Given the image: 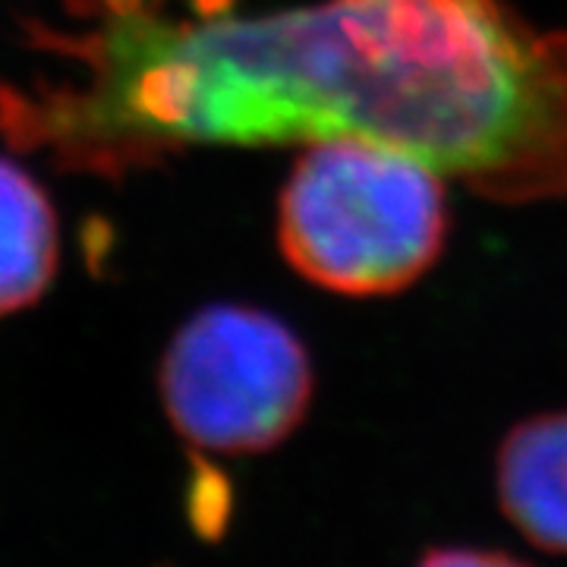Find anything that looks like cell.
I'll return each mask as SVG.
<instances>
[{
    "label": "cell",
    "mask_w": 567,
    "mask_h": 567,
    "mask_svg": "<svg viewBox=\"0 0 567 567\" xmlns=\"http://www.w3.org/2000/svg\"><path fill=\"white\" fill-rule=\"evenodd\" d=\"M312 365L297 334L252 306H208L174 334L162 401L183 439L212 454H259L309 410Z\"/></svg>",
    "instance_id": "3"
},
{
    "label": "cell",
    "mask_w": 567,
    "mask_h": 567,
    "mask_svg": "<svg viewBox=\"0 0 567 567\" xmlns=\"http://www.w3.org/2000/svg\"><path fill=\"white\" fill-rule=\"evenodd\" d=\"M420 567H524L520 561H511L495 551H470V548H445L425 555Z\"/></svg>",
    "instance_id": "6"
},
{
    "label": "cell",
    "mask_w": 567,
    "mask_h": 567,
    "mask_svg": "<svg viewBox=\"0 0 567 567\" xmlns=\"http://www.w3.org/2000/svg\"><path fill=\"white\" fill-rule=\"evenodd\" d=\"M66 0L58 76L0 82V140L117 181L193 145L357 136L495 203L567 196V32L507 0Z\"/></svg>",
    "instance_id": "1"
},
{
    "label": "cell",
    "mask_w": 567,
    "mask_h": 567,
    "mask_svg": "<svg viewBox=\"0 0 567 567\" xmlns=\"http://www.w3.org/2000/svg\"><path fill=\"white\" fill-rule=\"evenodd\" d=\"M61 256L58 215L29 171L0 158V319L39 303Z\"/></svg>",
    "instance_id": "5"
},
{
    "label": "cell",
    "mask_w": 567,
    "mask_h": 567,
    "mask_svg": "<svg viewBox=\"0 0 567 567\" xmlns=\"http://www.w3.org/2000/svg\"><path fill=\"white\" fill-rule=\"evenodd\" d=\"M498 495L529 543L567 555V413L536 416L507 435Z\"/></svg>",
    "instance_id": "4"
},
{
    "label": "cell",
    "mask_w": 567,
    "mask_h": 567,
    "mask_svg": "<svg viewBox=\"0 0 567 567\" xmlns=\"http://www.w3.org/2000/svg\"><path fill=\"white\" fill-rule=\"evenodd\" d=\"M429 164L357 136L309 142L278 208L287 262L369 297L413 284L445 240V186Z\"/></svg>",
    "instance_id": "2"
}]
</instances>
